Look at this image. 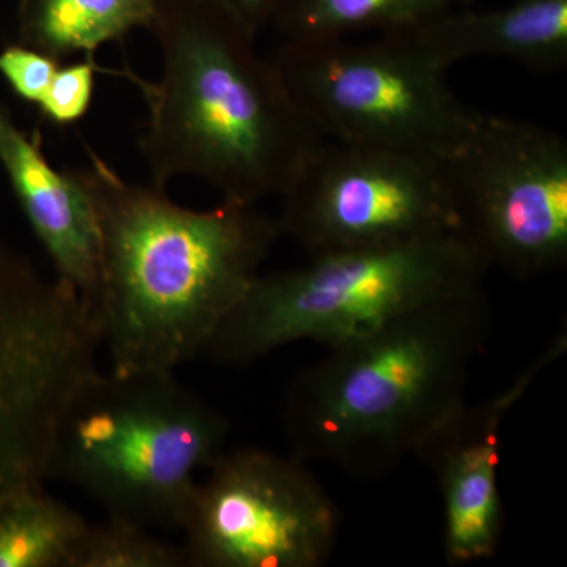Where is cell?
I'll list each match as a JSON object with an SVG mask.
<instances>
[{
	"mask_svg": "<svg viewBox=\"0 0 567 567\" xmlns=\"http://www.w3.org/2000/svg\"><path fill=\"white\" fill-rule=\"evenodd\" d=\"M99 221L102 274L93 312L111 374L169 375L199 357L244 300L278 240L256 205L192 210L166 188L123 181L91 153L70 167Z\"/></svg>",
	"mask_w": 567,
	"mask_h": 567,
	"instance_id": "1",
	"label": "cell"
},
{
	"mask_svg": "<svg viewBox=\"0 0 567 567\" xmlns=\"http://www.w3.org/2000/svg\"><path fill=\"white\" fill-rule=\"evenodd\" d=\"M151 32L162 76L141 82L140 147L152 185L193 175L230 203L279 197L323 137L256 51L257 35L208 0H166Z\"/></svg>",
	"mask_w": 567,
	"mask_h": 567,
	"instance_id": "2",
	"label": "cell"
},
{
	"mask_svg": "<svg viewBox=\"0 0 567 567\" xmlns=\"http://www.w3.org/2000/svg\"><path fill=\"white\" fill-rule=\"evenodd\" d=\"M491 328L477 287L328 347L287 390L284 425L295 456L358 480L390 475L465 404Z\"/></svg>",
	"mask_w": 567,
	"mask_h": 567,
	"instance_id": "3",
	"label": "cell"
},
{
	"mask_svg": "<svg viewBox=\"0 0 567 567\" xmlns=\"http://www.w3.org/2000/svg\"><path fill=\"white\" fill-rule=\"evenodd\" d=\"M229 429L174 374L99 371L63 413L50 477L87 492L107 514L181 528L197 473L223 453Z\"/></svg>",
	"mask_w": 567,
	"mask_h": 567,
	"instance_id": "4",
	"label": "cell"
},
{
	"mask_svg": "<svg viewBox=\"0 0 567 567\" xmlns=\"http://www.w3.org/2000/svg\"><path fill=\"white\" fill-rule=\"evenodd\" d=\"M309 259L257 276L204 353L216 363L246 365L292 342L342 344L483 287L488 268L458 233Z\"/></svg>",
	"mask_w": 567,
	"mask_h": 567,
	"instance_id": "5",
	"label": "cell"
},
{
	"mask_svg": "<svg viewBox=\"0 0 567 567\" xmlns=\"http://www.w3.org/2000/svg\"><path fill=\"white\" fill-rule=\"evenodd\" d=\"M274 62L323 140L445 162L483 115L454 93L450 69L399 29L368 43L284 41Z\"/></svg>",
	"mask_w": 567,
	"mask_h": 567,
	"instance_id": "6",
	"label": "cell"
},
{
	"mask_svg": "<svg viewBox=\"0 0 567 567\" xmlns=\"http://www.w3.org/2000/svg\"><path fill=\"white\" fill-rule=\"evenodd\" d=\"M100 347L80 295L0 248V499L47 483L59 423L100 371Z\"/></svg>",
	"mask_w": 567,
	"mask_h": 567,
	"instance_id": "7",
	"label": "cell"
},
{
	"mask_svg": "<svg viewBox=\"0 0 567 567\" xmlns=\"http://www.w3.org/2000/svg\"><path fill=\"white\" fill-rule=\"evenodd\" d=\"M457 233L487 267L528 279L567 262V141L561 134L481 115L445 159Z\"/></svg>",
	"mask_w": 567,
	"mask_h": 567,
	"instance_id": "8",
	"label": "cell"
},
{
	"mask_svg": "<svg viewBox=\"0 0 567 567\" xmlns=\"http://www.w3.org/2000/svg\"><path fill=\"white\" fill-rule=\"evenodd\" d=\"M279 233L309 257L457 233L443 163L323 140L279 194Z\"/></svg>",
	"mask_w": 567,
	"mask_h": 567,
	"instance_id": "9",
	"label": "cell"
},
{
	"mask_svg": "<svg viewBox=\"0 0 567 567\" xmlns=\"http://www.w3.org/2000/svg\"><path fill=\"white\" fill-rule=\"evenodd\" d=\"M181 528L186 567H322L339 513L301 458L244 447L208 465Z\"/></svg>",
	"mask_w": 567,
	"mask_h": 567,
	"instance_id": "10",
	"label": "cell"
},
{
	"mask_svg": "<svg viewBox=\"0 0 567 567\" xmlns=\"http://www.w3.org/2000/svg\"><path fill=\"white\" fill-rule=\"evenodd\" d=\"M565 349L563 336L494 399L475 406L466 402L458 406L416 451V456L434 472L442 494L447 565L495 557L503 527L498 487L503 420L527 393L540 368Z\"/></svg>",
	"mask_w": 567,
	"mask_h": 567,
	"instance_id": "11",
	"label": "cell"
},
{
	"mask_svg": "<svg viewBox=\"0 0 567 567\" xmlns=\"http://www.w3.org/2000/svg\"><path fill=\"white\" fill-rule=\"evenodd\" d=\"M0 163L25 218L59 279L93 309L102 274L99 221L91 197L70 167L55 169L40 142L0 107Z\"/></svg>",
	"mask_w": 567,
	"mask_h": 567,
	"instance_id": "12",
	"label": "cell"
},
{
	"mask_svg": "<svg viewBox=\"0 0 567 567\" xmlns=\"http://www.w3.org/2000/svg\"><path fill=\"white\" fill-rule=\"evenodd\" d=\"M399 31L446 69L473 58L509 59L536 71L561 70L567 63V0L451 10Z\"/></svg>",
	"mask_w": 567,
	"mask_h": 567,
	"instance_id": "13",
	"label": "cell"
},
{
	"mask_svg": "<svg viewBox=\"0 0 567 567\" xmlns=\"http://www.w3.org/2000/svg\"><path fill=\"white\" fill-rule=\"evenodd\" d=\"M166 0H20L21 43L63 62L155 24Z\"/></svg>",
	"mask_w": 567,
	"mask_h": 567,
	"instance_id": "14",
	"label": "cell"
},
{
	"mask_svg": "<svg viewBox=\"0 0 567 567\" xmlns=\"http://www.w3.org/2000/svg\"><path fill=\"white\" fill-rule=\"evenodd\" d=\"M87 527L44 486L11 492L0 499V567H70Z\"/></svg>",
	"mask_w": 567,
	"mask_h": 567,
	"instance_id": "15",
	"label": "cell"
},
{
	"mask_svg": "<svg viewBox=\"0 0 567 567\" xmlns=\"http://www.w3.org/2000/svg\"><path fill=\"white\" fill-rule=\"evenodd\" d=\"M472 0H279L274 24L284 41L339 39L410 28Z\"/></svg>",
	"mask_w": 567,
	"mask_h": 567,
	"instance_id": "16",
	"label": "cell"
},
{
	"mask_svg": "<svg viewBox=\"0 0 567 567\" xmlns=\"http://www.w3.org/2000/svg\"><path fill=\"white\" fill-rule=\"evenodd\" d=\"M70 567H186V558L140 522L107 514L103 524H89Z\"/></svg>",
	"mask_w": 567,
	"mask_h": 567,
	"instance_id": "17",
	"label": "cell"
},
{
	"mask_svg": "<svg viewBox=\"0 0 567 567\" xmlns=\"http://www.w3.org/2000/svg\"><path fill=\"white\" fill-rule=\"evenodd\" d=\"M95 71L92 58L69 65L62 63L39 104L43 117L59 126L82 121L95 95Z\"/></svg>",
	"mask_w": 567,
	"mask_h": 567,
	"instance_id": "18",
	"label": "cell"
},
{
	"mask_svg": "<svg viewBox=\"0 0 567 567\" xmlns=\"http://www.w3.org/2000/svg\"><path fill=\"white\" fill-rule=\"evenodd\" d=\"M63 62L25 44H11L0 52V74L24 102L39 106L55 71Z\"/></svg>",
	"mask_w": 567,
	"mask_h": 567,
	"instance_id": "19",
	"label": "cell"
},
{
	"mask_svg": "<svg viewBox=\"0 0 567 567\" xmlns=\"http://www.w3.org/2000/svg\"><path fill=\"white\" fill-rule=\"evenodd\" d=\"M208 2L226 11L254 35H259L265 25L274 20L279 0H208Z\"/></svg>",
	"mask_w": 567,
	"mask_h": 567,
	"instance_id": "20",
	"label": "cell"
}]
</instances>
